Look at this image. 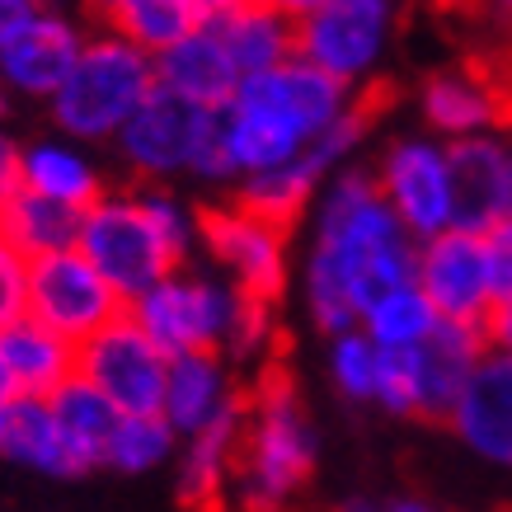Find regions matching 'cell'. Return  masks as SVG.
<instances>
[{
  "instance_id": "cell-1",
  "label": "cell",
  "mask_w": 512,
  "mask_h": 512,
  "mask_svg": "<svg viewBox=\"0 0 512 512\" xmlns=\"http://www.w3.org/2000/svg\"><path fill=\"white\" fill-rule=\"evenodd\" d=\"M419 240L381 198L376 174L343 170L325 193L320 231L306 264V301L325 334H353L381 296L414 287Z\"/></svg>"
},
{
  "instance_id": "cell-2",
  "label": "cell",
  "mask_w": 512,
  "mask_h": 512,
  "mask_svg": "<svg viewBox=\"0 0 512 512\" xmlns=\"http://www.w3.org/2000/svg\"><path fill=\"white\" fill-rule=\"evenodd\" d=\"M348 104H353V90L343 80L292 57L278 71L245 80L240 94L221 109V151L231 160V170L245 179L273 174L296 156H306L348 113Z\"/></svg>"
},
{
  "instance_id": "cell-3",
  "label": "cell",
  "mask_w": 512,
  "mask_h": 512,
  "mask_svg": "<svg viewBox=\"0 0 512 512\" xmlns=\"http://www.w3.org/2000/svg\"><path fill=\"white\" fill-rule=\"evenodd\" d=\"M245 433L235 456V489L245 512H287L315 475V437L296 395L287 357L273 353L245 390Z\"/></svg>"
},
{
  "instance_id": "cell-4",
  "label": "cell",
  "mask_w": 512,
  "mask_h": 512,
  "mask_svg": "<svg viewBox=\"0 0 512 512\" xmlns=\"http://www.w3.org/2000/svg\"><path fill=\"white\" fill-rule=\"evenodd\" d=\"M156 85V57L123 43L118 33L94 29L85 38L76 71L66 76V85L52 99V123L80 141L118 137Z\"/></svg>"
},
{
  "instance_id": "cell-5",
  "label": "cell",
  "mask_w": 512,
  "mask_h": 512,
  "mask_svg": "<svg viewBox=\"0 0 512 512\" xmlns=\"http://www.w3.org/2000/svg\"><path fill=\"white\" fill-rule=\"evenodd\" d=\"M118 151L146 179H170V174L231 179L235 174L221 151V113L198 109L165 85H156L137 118L118 132Z\"/></svg>"
},
{
  "instance_id": "cell-6",
  "label": "cell",
  "mask_w": 512,
  "mask_h": 512,
  "mask_svg": "<svg viewBox=\"0 0 512 512\" xmlns=\"http://www.w3.org/2000/svg\"><path fill=\"white\" fill-rule=\"evenodd\" d=\"M76 249L109 278V287L127 306L179 273L170 245L146 207V193H109L104 202H94L85 212Z\"/></svg>"
},
{
  "instance_id": "cell-7",
  "label": "cell",
  "mask_w": 512,
  "mask_h": 512,
  "mask_svg": "<svg viewBox=\"0 0 512 512\" xmlns=\"http://www.w3.org/2000/svg\"><path fill=\"white\" fill-rule=\"evenodd\" d=\"M292 10L296 57L343 85L372 71L390 29H395V10L381 0H311V5H292Z\"/></svg>"
},
{
  "instance_id": "cell-8",
  "label": "cell",
  "mask_w": 512,
  "mask_h": 512,
  "mask_svg": "<svg viewBox=\"0 0 512 512\" xmlns=\"http://www.w3.org/2000/svg\"><path fill=\"white\" fill-rule=\"evenodd\" d=\"M118 315H127V301L80 249L47 254L29 264V320L62 334L66 343H76V348L90 343Z\"/></svg>"
},
{
  "instance_id": "cell-9",
  "label": "cell",
  "mask_w": 512,
  "mask_h": 512,
  "mask_svg": "<svg viewBox=\"0 0 512 512\" xmlns=\"http://www.w3.org/2000/svg\"><path fill=\"white\" fill-rule=\"evenodd\" d=\"M80 376L90 381L123 419H151L165 409L170 357L146 339L132 315H118L90 343H80Z\"/></svg>"
},
{
  "instance_id": "cell-10",
  "label": "cell",
  "mask_w": 512,
  "mask_h": 512,
  "mask_svg": "<svg viewBox=\"0 0 512 512\" xmlns=\"http://www.w3.org/2000/svg\"><path fill=\"white\" fill-rule=\"evenodd\" d=\"M231 311L235 287H221V282L198 278V273H174L127 306V315L146 329V339L165 357L217 353L226 343V329H231Z\"/></svg>"
},
{
  "instance_id": "cell-11",
  "label": "cell",
  "mask_w": 512,
  "mask_h": 512,
  "mask_svg": "<svg viewBox=\"0 0 512 512\" xmlns=\"http://www.w3.org/2000/svg\"><path fill=\"white\" fill-rule=\"evenodd\" d=\"M202 249L217 259L221 268H231L235 292L259 296L268 306H278V296L287 292V240L292 235L273 231L268 221L249 217L235 202H207L193 212Z\"/></svg>"
},
{
  "instance_id": "cell-12",
  "label": "cell",
  "mask_w": 512,
  "mask_h": 512,
  "mask_svg": "<svg viewBox=\"0 0 512 512\" xmlns=\"http://www.w3.org/2000/svg\"><path fill=\"white\" fill-rule=\"evenodd\" d=\"M376 184L390 212L419 245L451 231V165L447 146L428 137H400L386 146V156L376 165Z\"/></svg>"
},
{
  "instance_id": "cell-13",
  "label": "cell",
  "mask_w": 512,
  "mask_h": 512,
  "mask_svg": "<svg viewBox=\"0 0 512 512\" xmlns=\"http://www.w3.org/2000/svg\"><path fill=\"white\" fill-rule=\"evenodd\" d=\"M419 292L433 301V311L447 325L484 329L494 315L489 292V259H484V235L447 231L419 245Z\"/></svg>"
},
{
  "instance_id": "cell-14",
  "label": "cell",
  "mask_w": 512,
  "mask_h": 512,
  "mask_svg": "<svg viewBox=\"0 0 512 512\" xmlns=\"http://www.w3.org/2000/svg\"><path fill=\"white\" fill-rule=\"evenodd\" d=\"M451 165V231L489 235L512 221V151L494 137L447 146Z\"/></svg>"
},
{
  "instance_id": "cell-15",
  "label": "cell",
  "mask_w": 512,
  "mask_h": 512,
  "mask_svg": "<svg viewBox=\"0 0 512 512\" xmlns=\"http://www.w3.org/2000/svg\"><path fill=\"white\" fill-rule=\"evenodd\" d=\"M85 38L90 33H80L76 19L57 15V10H43L15 43L0 52V85L52 104L57 90L66 85V76L76 71L80 52H85Z\"/></svg>"
},
{
  "instance_id": "cell-16",
  "label": "cell",
  "mask_w": 512,
  "mask_h": 512,
  "mask_svg": "<svg viewBox=\"0 0 512 512\" xmlns=\"http://www.w3.org/2000/svg\"><path fill=\"white\" fill-rule=\"evenodd\" d=\"M212 33H217L240 76L254 80L264 71H278L296 57V10L292 5H249V0H217L212 5Z\"/></svg>"
},
{
  "instance_id": "cell-17",
  "label": "cell",
  "mask_w": 512,
  "mask_h": 512,
  "mask_svg": "<svg viewBox=\"0 0 512 512\" xmlns=\"http://www.w3.org/2000/svg\"><path fill=\"white\" fill-rule=\"evenodd\" d=\"M423 118L456 141L480 137L484 127H512V99L475 62L437 71L423 85Z\"/></svg>"
},
{
  "instance_id": "cell-18",
  "label": "cell",
  "mask_w": 512,
  "mask_h": 512,
  "mask_svg": "<svg viewBox=\"0 0 512 512\" xmlns=\"http://www.w3.org/2000/svg\"><path fill=\"white\" fill-rule=\"evenodd\" d=\"M156 80L165 90L179 94V99L198 104V109H212V113L226 109L235 94H240V85H245L240 66L231 62V52H226V43L212 33V24H202L198 33H188L184 43H174L170 52H160Z\"/></svg>"
},
{
  "instance_id": "cell-19",
  "label": "cell",
  "mask_w": 512,
  "mask_h": 512,
  "mask_svg": "<svg viewBox=\"0 0 512 512\" xmlns=\"http://www.w3.org/2000/svg\"><path fill=\"white\" fill-rule=\"evenodd\" d=\"M245 433V395L235 390V404L217 423H207L198 437H188L184 466H179V503L188 512H226V489L235 484V456Z\"/></svg>"
},
{
  "instance_id": "cell-20",
  "label": "cell",
  "mask_w": 512,
  "mask_h": 512,
  "mask_svg": "<svg viewBox=\"0 0 512 512\" xmlns=\"http://www.w3.org/2000/svg\"><path fill=\"white\" fill-rule=\"evenodd\" d=\"M447 423L466 447H475L498 466H512V357H484Z\"/></svg>"
},
{
  "instance_id": "cell-21",
  "label": "cell",
  "mask_w": 512,
  "mask_h": 512,
  "mask_svg": "<svg viewBox=\"0 0 512 512\" xmlns=\"http://www.w3.org/2000/svg\"><path fill=\"white\" fill-rule=\"evenodd\" d=\"M489 357V339L484 329L470 325H447L419 348V419H442L456 414V404L466 395L470 376L480 372V362Z\"/></svg>"
},
{
  "instance_id": "cell-22",
  "label": "cell",
  "mask_w": 512,
  "mask_h": 512,
  "mask_svg": "<svg viewBox=\"0 0 512 512\" xmlns=\"http://www.w3.org/2000/svg\"><path fill=\"white\" fill-rule=\"evenodd\" d=\"M231 404H235V386H231V376H226L221 353L170 357V381H165V409H160V419L170 423L179 437H198Z\"/></svg>"
},
{
  "instance_id": "cell-23",
  "label": "cell",
  "mask_w": 512,
  "mask_h": 512,
  "mask_svg": "<svg viewBox=\"0 0 512 512\" xmlns=\"http://www.w3.org/2000/svg\"><path fill=\"white\" fill-rule=\"evenodd\" d=\"M212 5L217 0H113L94 10V29H109L146 57H160L188 33H198L212 19Z\"/></svg>"
},
{
  "instance_id": "cell-24",
  "label": "cell",
  "mask_w": 512,
  "mask_h": 512,
  "mask_svg": "<svg viewBox=\"0 0 512 512\" xmlns=\"http://www.w3.org/2000/svg\"><path fill=\"white\" fill-rule=\"evenodd\" d=\"M0 357H5V367L15 372L19 395H29V400H52V395L80 372L76 343H66L62 334L43 329L38 320H29V315L0 334Z\"/></svg>"
},
{
  "instance_id": "cell-25",
  "label": "cell",
  "mask_w": 512,
  "mask_h": 512,
  "mask_svg": "<svg viewBox=\"0 0 512 512\" xmlns=\"http://www.w3.org/2000/svg\"><path fill=\"white\" fill-rule=\"evenodd\" d=\"M47 404H52V419H57V428H62L71 470L85 475V470L104 466V461H109V442H113V433H118L123 414H118V409H113V404L104 400V395H99L80 372L71 376V381H66Z\"/></svg>"
},
{
  "instance_id": "cell-26",
  "label": "cell",
  "mask_w": 512,
  "mask_h": 512,
  "mask_svg": "<svg viewBox=\"0 0 512 512\" xmlns=\"http://www.w3.org/2000/svg\"><path fill=\"white\" fill-rule=\"evenodd\" d=\"M80 226L85 212L62 207V202H47L29 188H19L0 202V240L15 249L19 259H47V254H66L80 245Z\"/></svg>"
},
{
  "instance_id": "cell-27",
  "label": "cell",
  "mask_w": 512,
  "mask_h": 512,
  "mask_svg": "<svg viewBox=\"0 0 512 512\" xmlns=\"http://www.w3.org/2000/svg\"><path fill=\"white\" fill-rule=\"evenodd\" d=\"M19 188H29V193H38L47 202L76 207V212H90L94 202L109 198L104 174L94 170L80 151H71L66 141H33V146H24Z\"/></svg>"
},
{
  "instance_id": "cell-28",
  "label": "cell",
  "mask_w": 512,
  "mask_h": 512,
  "mask_svg": "<svg viewBox=\"0 0 512 512\" xmlns=\"http://www.w3.org/2000/svg\"><path fill=\"white\" fill-rule=\"evenodd\" d=\"M0 456L38 470V475H76L62 428L52 419V404L29 400V395H19L10 409H0Z\"/></svg>"
},
{
  "instance_id": "cell-29",
  "label": "cell",
  "mask_w": 512,
  "mask_h": 512,
  "mask_svg": "<svg viewBox=\"0 0 512 512\" xmlns=\"http://www.w3.org/2000/svg\"><path fill=\"white\" fill-rule=\"evenodd\" d=\"M437 329H442V315H437L433 301L419 292V282L381 296L372 311L362 315V334H367L381 353H419Z\"/></svg>"
},
{
  "instance_id": "cell-30",
  "label": "cell",
  "mask_w": 512,
  "mask_h": 512,
  "mask_svg": "<svg viewBox=\"0 0 512 512\" xmlns=\"http://www.w3.org/2000/svg\"><path fill=\"white\" fill-rule=\"evenodd\" d=\"M174 428L160 414H151V419H123L118 423V433H113L109 442V461L104 466L123 470V475H141V470H156L170 461L174 451Z\"/></svg>"
},
{
  "instance_id": "cell-31",
  "label": "cell",
  "mask_w": 512,
  "mask_h": 512,
  "mask_svg": "<svg viewBox=\"0 0 512 512\" xmlns=\"http://www.w3.org/2000/svg\"><path fill=\"white\" fill-rule=\"evenodd\" d=\"M235 362H259L264 367L273 353H282V343L273 339V306L259 301V296L235 292V311H231V329H226V343H221Z\"/></svg>"
},
{
  "instance_id": "cell-32",
  "label": "cell",
  "mask_w": 512,
  "mask_h": 512,
  "mask_svg": "<svg viewBox=\"0 0 512 512\" xmlns=\"http://www.w3.org/2000/svg\"><path fill=\"white\" fill-rule=\"evenodd\" d=\"M376 362H381V348H376L362 329L353 334H339L334 339V357H329V372H334V386L343 390V400H376Z\"/></svg>"
},
{
  "instance_id": "cell-33",
  "label": "cell",
  "mask_w": 512,
  "mask_h": 512,
  "mask_svg": "<svg viewBox=\"0 0 512 512\" xmlns=\"http://www.w3.org/2000/svg\"><path fill=\"white\" fill-rule=\"evenodd\" d=\"M372 404H381L386 414L419 419V353H381Z\"/></svg>"
},
{
  "instance_id": "cell-34",
  "label": "cell",
  "mask_w": 512,
  "mask_h": 512,
  "mask_svg": "<svg viewBox=\"0 0 512 512\" xmlns=\"http://www.w3.org/2000/svg\"><path fill=\"white\" fill-rule=\"evenodd\" d=\"M29 315V259L0 240V334Z\"/></svg>"
},
{
  "instance_id": "cell-35",
  "label": "cell",
  "mask_w": 512,
  "mask_h": 512,
  "mask_svg": "<svg viewBox=\"0 0 512 512\" xmlns=\"http://www.w3.org/2000/svg\"><path fill=\"white\" fill-rule=\"evenodd\" d=\"M484 259H489V292H494V311L512 306V226L484 235Z\"/></svg>"
},
{
  "instance_id": "cell-36",
  "label": "cell",
  "mask_w": 512,
  "mask_h": 512,
  "mask_svg": "<svg viewBox=\"0 0 512 512\" xmlns=\"http://www.w3.org/2000/svg\"><path fill=\"white\" fill-rule=\"evenodd\" d=\"M38 15H43V5H33V0H0V52L15 43Z\"/></svg>"
},
{
  "instance_id": "cell-37",
  "label": "cell",
  "mask_w": 512,
  "mask_h": 512,
  "mask_svg": "<svg viewBox=\"0 0 512 512\" xmlns=\"http://www.w3.org/2000/svg\"><path fill=\"white\" fill-rule=\"evenodd\" d=\"M19 174H24V151L0 132V202L10 198V193H19Z\"/></svg>"
},
{
  "instance_id": "cell-38",
  "label": "cell",
  "mask_w": 512,
  "mask_h": 512,
  "mask_svg": "<svg viewBox=\"0 0 512 512\" xmlns=\"http://www.w3.org/2000/svg\"><path fill=\"white\" fill-rule=\"evenodd\" d=\"M484 339H489V353L512 357V306H498L484 325Z\"/></svg>"
},
{
  "instance_id": "cell-39",
  "label": "cell",
  "mask_w": 512,
  "mask_h": 512,
  "mask_svg": "<svg viewBox=\"0 0 512 512\" xmlns=\"http://www.w3.org/2000/svg\"><path fill=\"white\" fill-rule=\"evenodd\" d=\"M19 400V386H15V372L5 367V357H0V409H10Z\"/></svg>"
},
{
  "instance_id": "cell-40",
  "label": "cell",
  "mask_w": 512,
  "mask_h": 512,
  "mask_svg": "<svg viewBox=\"0 0 512 512\" xmlns=\"http://www.w3.org/2000/svg\"><path fill=\"white\" fill-rule=\"evenodd\" d=\"M381 512H437V508H428V503H419V498H400V503H386Z\"/></svg>"
},
{
  "instance_id": "cell-41",
  "label": "cell",
  "mask_w": 512,
  "mask_h": 512,
  "mask_svg": "<svg viewBox=\"0 0 512 512\" xmlns=\"http://www.w3.org/2000/svg\"><path fill=\"white\" fill-rule=\"evenodd\" d=\"M334 512H381L376 503H367V498H348V503H339Z\"/></svg>"
},
{
  "instance_id": "cell-42",
  "label": "cell",
  "mask_w": 512,
  "mask_h": 512,
  "mask_svg": "<svg viewBox=\"0 0 512 512\" xmlns=\"http://www.w3.org/2000/svg\"><path fill=\"white\" fill-rule=\"evenodd\" d=\"M0 113H5V85H0Z\"/></svg>"
},
{
  "instance_id": "cell-43",
  "label": "cell",
  "mask_w": 512,
  "mask_h": 512,
  "mask_svg": "<svg viewBox=\"0 0 512 512\" xmlns=\"http://www.w3.org/2000/svg\"><path fill=\"white\" fill-rule=\"evenodd\" d=\"M508 226H512V221H508Z\"/></svg>"
}]
</instances>
